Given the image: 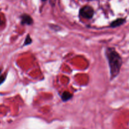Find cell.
I'll list each match as a JSON object with an SVG mask.
<instances>
[{
  "mask_svg": "<svg viewBox=\"0 0 129 129\" xmlns=\"http://www.w3.org/2000/svg\"><path fill=\"white\" fill-rule=\"evenodd\" d=\"M31 39L30 37V36L29 35H28L26 37V39H25V41L24 42V46L28 45V44H31Z\"/></svg>",
  "mask_w": 129,
  "mask_h": 129,
  "instance_id": "6",
  "label": "cell"
},
{
  "mask_svg": "<svg viewBox=\"0 0 129 129\" xmlns=\"http://www.w3.org/2000/svg\"><path fill=\"white\" fill-rule=\"evenodd\" d=\"M21 24H25V25H31L33 23L32 18L28 15L23 14L21 16Z\"/></svg>",
  "mask_w": 129,
  "mask_h": 129,
  "instance_id": "3",
  "label": "cell"
},
{
  "mask_svg": "<svg viewBox=\"0 0 129 129\" xmlns=\"http://www.w3.org/2000/svg\"><path fill=\"white\" fill-rule=\"evenodd\" d=\"M6 74L1 75H0V85H1L4 82H5V80H6Z\"/></svg>",
  "mask_w": 129,
  "mask_h": 129,
  "instance_id": "7",
  "label": "cell"
},
{
  "mask_svg": "<svg viewBox=\"0 0 129 129\" xmlns=\"http://www.w3.org/2000/svg\"><path fill=\"white\" fill-rule=\"evenodd\" d=\"M1 70H0V74H1Z\"/></svg>",
  "mask_w": 129,
  "mask_h": 129,
  "instance_id": "8",
  "label": "cell"
},
{
  "mask_svg": "<svg viewBox=\"0 0 129 129\" xmlns=\"http://www.w3.org/2000/svg\"><path fill=\"white\" fill-rule=\"evenodd\" d=\"M106 56L110 69L111 77L112 78H115L119 74L123 63L122 59L120 54L113 48H107L106 50Z\"/></svg>",
  "mask_w": 129,
  "mask_h": 129,
  "instance_id": "1",
  "label": "cell"
},
{
  "mask_svg": "<svg viewBox=\"0 0 129 129\" xmlns=\"http://www.w3.org/2000/svg\"><path fill=\"white\" fill-rule=\"evenodd\" d=\"M79 13H80V15L84 18L90 19L94 15V10L91 6H86L82 8Z\"/></svg>",
  "mask_w": 129,
  "mask_h": 129,
  "instance_id": "2",
  "label": "cell"
},
{
  "mask_svg": "<svg viewBox=\"0 0 129 129\" xmlns=\"http://www.w3.org/2000/svg\"><path fill=\"white\" fill-rule=\"evenodd\" d=\"M72 97H73V95H72L70 92L66 91V92H64V93L62 94L61 97L63 101H68V100L70 99H71Z\"/></svg>",
  "mask_w": 129,
  "mask_h": 129,
  "instance_id": "5",
  "label": "cell"
},
{
  "mask_svg": "<svg viewBox=\"0 0 129 129\" xmlns=\"http://www.w3.org/2000/svg\"><path fill=\"white\" fill-rule=\"evenodd\" d=\"M125 22V18H118L116 20H114L113 22H112L110 25L112 27H117L122 25Z\"/></svg>",
  "mask_w": 129,
  "mask_h": 129,
  "instance_id": "4",
  "label": "cell"
},
{
  "mask_svg": "<svg viewBox=\"0 0 129 129\" xmlns=\"http://www.w3.org/2000/svg\"><path fill=\"white\" fill-rule=\"evenodd\" d=\"M42 1H46V0H42Z\"/></svg>",
  "mask_w": 129,
  "mask_h": 129,
  "instance_id": "10",
  "label": "cell"
},
{
  "mask_svg": "<svg viewBox=\"0 0 129 129\" xmlns=\"http://www.w3.org/2000/svg\"><path fill=\"white\" fill-rule=\"evenodd\" d=\"M0 24H1V18H0Z\"/></svg>",
  "mask_w": 129,
  "mask_h": 129,
  "instance_id": "9",
  "label": "cell"
}]
</instances>
